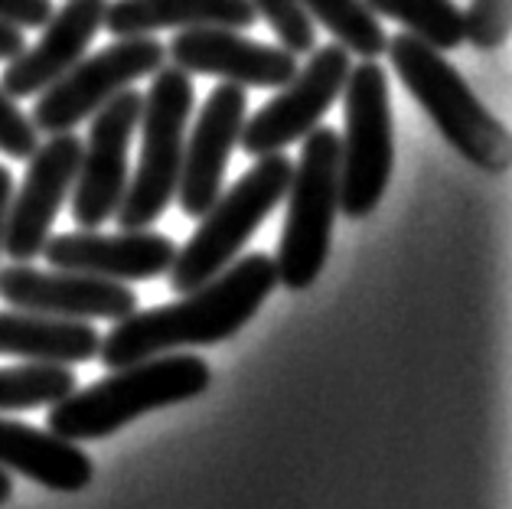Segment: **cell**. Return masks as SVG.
Here are the masks:
<instances>
[{
  "label": "cell",
  "mask_w": 512,
  "mask_h": 509,
  "mask_svg": "<svg viewBox=\"0 0 512 509\" xmlns=\"http://www.w3.org/2000/svg\"><path fill=\"white\" fill-rule=\"evenodd\" d=\"M27 30L14 27V23L0 20V62H10L14 56H20L23 49H27Z\"/></svg>",
  "instance_id": "4316f807"
},
{
  "label": "cell",
  "mask_w": 512,
  "mask_h": 509,
  "mask_svg": "<svg viewBox=\"0 0 512 509\" xmlns=\"http://www.w3.org/2000/svg\"><path fill=\"white\" fill-rule=\"evenodd\" d=\"M141 105V92L124 89L95 111L72 186V219L82 229H102L118 213L128 190V147L141 121Z\"/></svg>",
  "instance_id": "30bf717a"
},
{
  "label": "cell",
  "mask_w": 512,
  "mask_h": 509,
  "mask_svg": "<svg viewBox=\"0 0 512 509\" xmlns=\"http://www.w3.org/2000/svg\"><path fill=\"white\" fill-rule=\"evenodd\" d=\"M0 470H14L56 493H79L92 483V461L79 444L23 421L0 418Z\"/></svg>",
  "instance_id": "e0dca14e"
},
{
  "label": "cell",
  "mask_w": 512,
  "mask_h": 509,
  "mask_svg": "<svg viewBox=\"0 0 512 509\" xmlns=\"http://www.w3.org/2000/svg\"><path fill=\"white\" fill-rule=\"evenodd\" d=\"M49 17H53V0H0V20L20 30L43 27Z\"/></svg>",
  "instance_id": "484cf974"
},
{
  "label": "cell",
  "mask_w": 512,
  "mask_h": 509,
  "mask_svg": "<svg viewBox=\"0 0 512 509\" xmlns=\"http://www.w3.org/2000/svg\"><path fill=\"white\" fill-rule=\"evenodd\" d=\"M258 17L268 20V27L281 40L287 53H310L317 49V27L301 0H252Z\"/></svg>",
  "instance_id": "603a6c76"
},
{
  "label": "cell",
  "mask_w": 512,
  "mask_h": 509,
  "mask_svg": "<svg viewBox=\"0 0 512 509\" xmlns=\"http://www.w3.org/2000/svg\"><path fill=\"white\" fill-rule=\"evenodd\" d=\"M392 69L408 89V95L424 108L441 138L467 157L483 173H506L512 160V141L506 124L486 108L460 72L428 43L411 33H398L385 43Z\"/></svg>",
  "instance_id": "3957f363"
},
{
  "label": "cell",
  "mask_w": 512,
  "mask_h": 509,
  "mask_svg": "<svg viewBox=\"0 0 512 509\" xmlns=\"http://www.w3.org/2000/svg\"><path fill=\"white\" fill-rule=\"evenodd\" d=\"M102 333L89 320H59L30 310H0V356L23 363L79 366L98 359Z\"/></svg>",
  "instance_id": "d6986e66"
},
{
  "label": "cell",
  "mask_w": 512,
  "mask_h": 509,
  "mask_svg": "<svg viewBox=\"0 0 512 509\" xmlns=\"http://www.w3.org/2000/svg\"><path fill=\"white\" fill-rule=\"evenodd\" d=\"M245 105L248 98L242 85L226 82L206 98L203 111H199L196 128L190 131L183 147V167L177 183L180 209L186 216L203 219L206 209L219 200L229 154L239 144L245 124Z\"/></svg>",
  "instance_id": "9a60e30c"
},
{
  "label": "cell",
  "mask_w": 512,
  "mask_h": 509,
  "mask_svg": "<svg viewBox=\"0 0 512 509\" xmlns=\"http://www.w3.org/2000/svg\"><path fill=\"white\" fill-rule=\"evenodd\" d=\"M193 115V79L177 66H160L141 105V160L118 206L121 229H147L167 213L177 196L186 124Z\"/></svg>",
  "instance_id": "5b68a950"
},
{
  "label": "cell",
  "mask_w": 512,
  "mask_h": 509,
  "mask_svg": "<svg viewBox=\"0 0 512 509\" xmlns=\"http://www.w3.org/2000/svg\"><path fill=\"white\" fill-rule=\"evenodd\" d=\"M464 23L467 40L477 49H499L512 27V0H473Z\"/></svg>",
  "instance_id": "cb8c5ba5"
},
{
  "label": "cell",
  "mask_w": 512,
  "mask_h": 509,
  "mask_svg": "<svg viewBox=\"0 0 512 509\" xmlns=\"http://www.w3.org/2000/svg\"><path fill=\"white\" fill-rule=\"evenodd\" d=\"M0 301L59 320H124L137 310V294L128 284L59 268L36 271L30 262L0 268Z\"/></svg>",
  "instance_id": "7c38bea8"
},
{
  "label": "cell",
  "mask_w": 512,
  "mask_h": 509,
  "mask_svg": "<svg viewBox=\"0 0 512 509\" xmlns=\"http://www.w3.org/2000/svg\"><path fill=\"white\" fill-rule=\"evenodd\" d=\"M294 164L281 154L258 157V164L232 186L229 193H219V200L206 209L203 222L193 232L177 258L170 265V288L177 294L203 288L219 271H226L235 255L242 252L252 232L271 216V209L284 200L291 183Z\"/></svg>",
  "instance_id": "8992f818"
},
{
  "label": "cell",
  "mask_w": 512,
  "mask_h": 509,
  "mask_svg": "<svg viewBox=\"0 0 512 509\" xmlns=\"http://www.w3.org/2000/svg\"><path fill=\"white\" fill-rule=\"evenodd\" d=\"M349 69H353L349 49L340 43L317 46L307 66L297 69V76L281 85V92L242 124V151L248 157H268L281 154L287 144L304 141L343 95Z\"/></svg>",
  "instance_id": "9c48e42d"
},
{
  "label": "cell",
  "mask_w": 512,
  "mask_h": 509,
  "mask_svg": "<svg viewBox=\"0 0 512 509\" xmlns=\"http://www.w3.org/2000/svg\"><path fill=\"white\" fill-rule=\"evenodd\" d=\"M40 147V131L23 115L17 98H10L0 89V154L14 160H30V154Z\"/></svg>",
  "instance_id": "d4e9b609"
},
{
  "label": "cell",
  "mask_w": 512,
  "mask_h": 509,
  "mask_svg": "<svg viewBox=\"0 0 512 509\" xmlns=\"http://www.w3.org/2000/svg\"><path fill=\"white\" fill-rule=\"evenodd\" d=\"M258 10L252 0H111L105 30L115 36H154L160 30L255 27Z\"/></svg>",
  "instance_id": "ac0fdd59"
},
{
  "label": "cell",
  "mask_w": 512,
  "mask_h": 509,
  "mask_svg": "<svg viewBox=\"0 0 512 509\" xmlns=\"http://www.w3.org/2000/svg\"><path fill=\"white\" fill-rule=\"evenodd\" d=\"M10 196H14V173H10L7 167H0V252H4V232H7Z\"/></svg>",
  "instance_id": "83f0119b"
},
{
  "label": "cell",
  "mask_w": 512,
  "mask_h": 509,
  "mask_svg": "<svg viewBox=\"0 0 512 509\" xmlns=\"http://www.w3.org/2000/svg\"><path fill=\"white\" fill-rule=\"evenodd\" d=\"M346 131L340 134V213L366 219L389 190L395 167L389 76L376 59L349 69L343 85Z\"/></svg>",
  "instance_id": "52a82bcc"
},
{
  "label": "cell",
  "mask_w": 512,
  "mask_h": 509,
  "mask_svg": "<svg viewBox=\"0 0 512 509\" xmlns=\"http://www.w3.org/2000/svg\"><path fill=\"white\" fill-rule=\"evenodd\" d=\"M284 196L287 219L274 271L287 291H307L327 265L340 209V134L333 128L317 124L304 138L301 160L294 164Z\"/></svg>",
  "instance_id": "277c9868"
},
{
  "label": "cell",
  "mask_w": 512,
  "mask_h": 509,
  "mask_svg": "<svg viewBox=\"0 0 512 509\" xmlns=\"http://www.w3.org/2000/svg\"><path fill=\"white\" fill-rule=\"evenodd\" d=\"M10 493H14V480H10L7 470H0V506L10 500Z\"/></svg>",
  "instance_id": "f1b7e54d"
},
{
  "label": "cell",
  "mask_w": 512,
  "mask_h": 509,
  "mask_svg": "<svg viewBox=\"0 0 512 509\" xmlns=\"http://www.w3.org/2000/svg\"><path fill=\"white\" fill-rule=\"evenodd\" d=\"M376 17H389L415 36L428 43L437 53H451V49L467 43V23L464 10L454 0H362Z\"/></svg>",
  "instance_id": "ffe728a7"
},
{
  "label": "cell",
  "mask_w": 512,
  "mask_h": 509,
  "mask_svg": "<svg viewBox=\"0 0 512 509\" xmlns=\"http://www.w3.org/2000/svg\"><path fill=\"white\" fill-rule=\"evenodd\" d=\"M164 62L167 46L157 36H118V43L105 46L95 56H82L66 76L43 89L30 121L36 131L66 134L115 95L131 89L137 79L154 76Z\"/></svg>",
  "instance_id": "ba28073f"
},
{
  "label": "cell",
  "mask_w": 512,
  "mask_h": 509,
  "mask_svg": "<svg viewBox=\"0 0 512 509\" xmlns=\"http://www.w3.org/2000/svg\"><path fill=\"white\" fill-rule=\"evenodd\" d=\"M49 268L79 271V275L131 284L167 275L177 245L151 229H124L121 235H102L95 229L49 235L43 248Z\"/></svg>",
  "instance_id": "5bb4252c"
},
{
  "label": "cell",
  "mask_w": 512,
  "mask_h": 509,
  "mask_svg": "<svg viewBox=\"0 0 512 509\" xmlns=\"http://www.w3.org/2000/svg\"><path fill=\"white\" fill-rule=\"evenodd\" d=\"M212 372L199 356L160 353L115 369L85 389L49 405V431L72 444L98 441L157 408H170L203 395Z\"/></svg>",
  "instance_id": "7a4b0ae2"
},
{
  "label": "cell",
  "mask_w": 512,
  "mask_h": 509,
  "mask_svg": "<svg viewBox=\"0 0 512 509\" xmlns=\"http://www.w3.org/2000/svg\"><path fill=\"white\" fill-rule=\"evenodd\" d=\"M310 20L333 33V40L362 59L385 53L389 33L362 0H301Z\"/></svg>",
  "instance_id": "44dd1931"
},
{
  "label": "cell",
  "mask_w": 512,
  "mask_h": 509,
  "mask_svg": "<svg viewBox=\"0 0 512 509\" xmlns=\"http://www.w3.org/2000/svg\"><path fill=\"white\" fill-rule=\"evenodd\" d=\"M108 0H69L43 23V36L27 46L4 69V89L10 98H33L76 66L92 46L98 30H105Z\"/></svg>",
  "instance_id": "2e32d148"
},
{
  "label": "cell",
  "mask_w": 512,
  "mask_h": 509,
  "mask_svg": "<svg viewBox=\"0 0 512 509\" xmlns=\"http://www.w3.org/2000/svg\"><path fill=\"white\" fill-rule=\"evenodd\" d=\"M274 288H278L274 258L265 252L245 255L203 288L186 291L177 304L134 310L124 320H115V330L102 337L98 356L108 369H121L183 346L222 343L258 314Z\"/></svg>",
  "instance_id": "6da1fadb"
},
{
  "label": "cell",
  "mask_w": 512,
  "mask_h": 509,
  "mask_svg": "<svg viewBox=\"0 0 512 509\" xmlns=\"http://www.w3.org/2000/svg\"><path fill=\"white\" fill-rule=\"evenodd\" d=\"M173 66L190 76H216L242 89H281L297 76V56L284 46L248 40L242 30H180L167 46Z\"/></svg>",
  "instance_id": "4fadbf2b"
},
{
  "label": "cell",
  "mask_w": 512,
  "mask_h": 509,
  "mask_svg": "<svg viewBox=\"0 0 512 509\" xmlns=\"http://www.w3.org/2000/svg\"><path fill=\"white\" fill-rule=\"evenodd\" d=\"M76 389V372L53 363H23L0 369V412L56 405Z\"/></svg>",
  "instance_id": "7402d4cb"
},
{
  "label": "cell",
  "mask_w": 512,
  "mask_h": 509,
  "mask_svg": "<svg viewBox=\"0 0 512 509\" xmlns=\"http://www.w3.org/2000/svg\"><path fill=\"white\" fill-rule=\"evenodd\" d=\"M82 160V141L72 131L49 134V141L30 154L20 190L10 196L4 252L14 262H33L43 255L49 229L59 216L62 203L72 196Z\"/></svg>",
  "instance_id": "8fae6325"
}]
</instances>
